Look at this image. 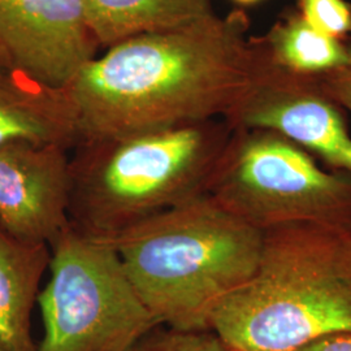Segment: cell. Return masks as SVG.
I'll return each instance as SVG.
<instances>
[{
  "label": "cell",
  "mask_w": 351,
  "mask_h": 351,
  "mask_svg": "<svg viewBox=\"0 0 351 351\" xmlns=\"http://www.w3.org/2000/svg\"><path fill=\"white\" fill-rule=\"evenodd\" d=\"M243 10L126 39L68 91L81 139L116 138L224 119L250 90L262 50Z\"/></svg>",
  "instance_id": "cell-1"
},
{
  "label": "cell",
  "mask_w": 351,
  "mask_h": 351,
  "mask_svg": "<svg viewBox=\"0 0 351 351\" xmlns=\"http://www.w3.org/2000/svg\"><path fill=\"white\" fill-rule=\"evenodd\" d=\"M351 330V229L297 223L264 232L258 268L211 317L226 348L294 351Z\"/></svg>",
  "instance_id": "cell-2"
},
{
  "label": "cell",
  "mask_w": 351,
  "mask_h": 351,
  "mask_svg": "<svg viewBox=\"0 0 351 351\" xmlns=\"http://www.w3.org/2000/svg\"><path fill=\"white\" fill-rule=\"evenodd\" d=\"M263 239L202 195L106 242L159 326L204 332L220 302L254 276Z\"/></svg>",
  "instance_id": "cell-3"
},
{
  "label": "cell",
  "mask_w": 351,
  "mask_h": 351,
  "mask_svg": "<svg viewBox=\"0 0 351 351\" xmlns=\"http://www.w3.org/2000/svg\"><path fill=\"white\" fill-rule=\"evenodd\" d=\"M232 132L224 119H215L125 137L81 139L71 150V226L90 239L111 241L206 195Z\"/></svg>",
  "instance_id": "cell-4"
},
{
  "label": "cell",
  "mask_w": 351,
  "mask_h": 351,
  "mask_svg": "<svg viewBox=\"0 0 351 351\" xmlns=\"http://www.w3.org/2000/svg\"><path fill=\"white\" fill-rule=\"evenodd\" d=\"M206 195L262 232L297 223L351 229V172L322 169L271 130L233 129Z\"/></svg>",
  "instance_id": "cell-5"
},
{
  "label": "cell",
  "mask_w": 351,
  "mask_h": 351,
  "mask_svg": "<svg viewBox=\"0 0 351 351\" xmlns=\"http://www.w3.org/2000/svg\"><path fill=\"white\" fill-rule=\"evenodd\" d=\"M49 271L38 351H125L159 326L110 242L69 226L51 247Z\"/></svg>",
  "instance_id": "cell-6"
},
{
  "label": "cell",
  "mask_w": 351,
  "mask_h": 351,
  "mask_svg": "<svg viewBox=\"0 0 351 351\" xmlns=\"http://www.w3.org/2000/svg\"><path fill=\"white\" fill-rule=\"evenodd\" d=\"M262 59L250 90L224 117L232 129L271 130L317 155L335 171L351 172V136L342 108L311 75L272 63L258 37Z\"/></svg>",
  "instance_id": "cell-7"
},
{
  "label": "cell",
  "mask_w": 351,
  "mask_h": 351,
  "mask_svg": "<svg viewBox=\"0 0 351 351\" xmlns=\"http://www.w3.org/2000/svg\"><path fill=\"white\" fill-rule=\"evenodd\" d=\"M99 43L85 0H0V52L51 88L68 90Z\"/></svg>",
  "instance_id": "cell-8"
},
{
  "label": "cell",
  "mask_w": 351,
  "mask_h": 351,
  "mask_svg": "<svg viewBox=\"0 0 351 351\" xmlns=\"http://www.w3.org/2000/svg\"><path fill=\"white\" fill-rule=\"evenodd\" d=\"M71 151L12 142L0 147V229L52 247L71 226Z\"/></svg>",
  "instance_id": "cell-9"
},
{
  "label": "cell",
  "mask_w": 351,
  "mask_h": 351,
  "mask_svg": "<svg viewBox=\"0 0 351 351\" xmlns=\"http://www.w3.org/2000/svg\"><path fill=\"white\" fill-rule=\"evenodd\" d=\"M80 141L78 113L69 91L42 84L0 55V147L32 142L71 151Z\"/></svg>",
  "instance_id": "cell-10"
},
{
  "label": "cell",
  "mask_w": 351,
  "mask_h": 351,
  "mask_svg": "<svg viewBox=\"0 0 351 351\" xmlns=\"http://www.w3.org/2000/svg\"><path fill=\"white\" fill-rule=\"evenodd\" d=\"M51 249L26 243L0 229V351H38L32 314Z\"/></svg>",
  "instance_id": "cell-11"
},
{
  "label": "cell",
  "mask_w": 351,
  "mask_h": 351,
  "mask_svg": "<svg viewBox=\"0 0 351 351\" xmlns=\"http://www.w3.org/2000/svg\"><path fill=\"white\" fill-rule=\"evenodd\" d=\"M88 25L101 47L175 30L217 14L215 0H85Z\"/></svg>",
  "instance_id": "cell-12"
},
{
  "label": "cell",
  "mask_w": 351,
  "mask_h": 351,
  "mask_svg": "<svg viewBox=\"0 0 351 351\" xmlns=\"http://www.w3.org/2000/svg\"><path fill=\"white\" fill-rule=\"evenodd\" d=\"M259 39L272 63L297 75H323L349 60V39L317 32L297 10L284 13Z\"/></svg>",
  "instance_id": "cell-13"
},
{
  "label": "cell",
  "mask_w": 351,
  "mask_h": 351,
  "mask_svg": "<svg viewBox=\"0 0 351 351\" xmlns=\"http://www.w3.org/2000/svg\"><path fill=\"white\" fill-rule=\"evenodd\" d=\"M223 342L211 330L184 332L159 326L125 351H223Z\"/></svg>",
  "instance_id": "cell-14"
},
{
  "label": "cell",
  "mask_w": 351,
  "mask_h": 351,
  "mask_svg": "<svg viewBox=\"0 0 351 351\" xmlns=\"http://www.w3.org/2000/svg\"><path fill=\"white\" fill-rule=\"evenodd\" d=\"M302 17L328 37L351 38V3L348 0H297Z\"/></svg>",
  "instance_id": "cell-15"
},
{
  "label": "cell",
  "mask_w": 351,
  "mask_h": 351,
  "mask_svg": "<svg viewBox=\"0 0 351 351\" xmlns=\"http://www.w3.org/2000/svg\"><path fill=\"white\" fill-rule=\"evenodd\" d=\"M349 60L339 68L320 75H315L316 82L326 97L339 108L351 113V38L348 40Z\"/></svg>",
  "instance_id": "cell-16"
},
{
  "label": "cell",
  "mask_w": 351,
  "mask_h": 351,
  "mask_svg": "<svg viewBox=\"0 0 351 351\" xmlns=\"http://www.w3.org/2000/svg\"><path fill=\"white\" fill-rule=\"evenodd\" d=\"M294 351H351V330L326 335Z\"/></svg>",
  "instance_id": "cell-17"
},
{
  "label": "cell",
  "mask_w": 351,
  "mask_h": 351,
  "mask_svg": "<svg viewBox=\"0 0 351 351\" xmlns=\"http://www.w3.org/2000/svg\"><path fill=\"white\" fill-rule=\"evenodd\" d=\"M234 4H237L239 7L242 8H246V7H252V5H256L259 3H262L264 0H232Z\"/></svg>",
  "instance_id": "cell-18"
},
{
  "label": "cell",
  "mask_w": 351,
  "mask_h": 351,
  "mask_svg": "<svg viewBox=\"0 0 351 351\" xmlns=\"http://www.w3.org/2000/svg\"><path fill=\"white\" fill-rule=\"evenodd\" d=\"M223 351H241V350H237V349H232V348H226V346H224V349H223Z\"/></svg>",
  "instance_id": "cell-19"
},
{
  "label": "cell",
  "mask_w": 351,
  "mask_h": 351,
  "mask_svg": "<svg viewBox=\"0 0 351 351\" xmlns=\"http://www.w3.org/2000/svg\"><path fill=\"white\" fill-rule=\"evenodd\" d=\"M0 55H1V52H0Z\"/></svg>",
  "instance_id": "cell-20"
}]
</instances>
